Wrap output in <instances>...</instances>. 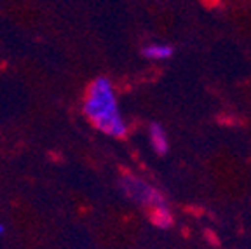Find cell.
I'll use <instances>...</instances> for the list:
<instances>
[{
	"mask_svg": "<svg viewBox=\"0 0 251 249\" xmlns=\"http://www.w3.org/2000/svg\"><path fill=\"white\" fill-rule=\"evenodd\" d=\"M82 112L94 129L110 138L127 136V122L122 115L117 91L108 77H96L84 91Z\"/></svg>",
	"mask_w": 251,
	"mask_h": 249,
	"instance_id": "obj_1",
	"label": "cell"
},
{
	"mask_svg": "<svg viewBox=\"0 0 251 249\" xmlns=\"http://www.w3.org/2000/svg\"><path fill=\"white\" fill-rule=\"evenodd\" d=\"M119 187L126 194V197H129L138 206L152 209V207L166 202V199L162 197V194L157 188H153L150 183H147L145 179L138 178L131 173L122 176L121 181H119Z\"/></svg>",
	"mask_w": 251,
	"mask_h": 249,
	"instance_id": "obj_2",
	"label": "cell"
},
{
	"mask_svg": "<svg viewBox=\"0 0 251 249\" xmlns=\"http://www.w3.org/2000/svg\"><path fill=\"white\" fill-rule=\"evenodd\" d=\"M149 140H150V145H152L153 152L159 153V155H164L168 153L169 150V140H168V132L166 129L162 127L161 124H150L149 127Z\"/></svg>",
	"mask_w": 251,
	"mask_h": 249,
	"instance_id": "obj_3",
	"label": "cell"
},
{
	"mask_svg": "<svg viewBox=\"0 0 251 249\" xmlns=\"http://www.w3.org/2000/svg\"><path fill=\"white\" fill-rule=\"evenodd\" d=\"M173 52H175V49L168 44H147L141 49L143 58L150 59V61H166V59L171 58Z\"/></svg>",
	"mask_w": 251,
	"mask_h": 249,
	"instance_id": "obj_4",
	"label": "cell"
},
{
	"mask_svg": "<svg viewBox=\"0 0 251 249\" xmlns=\"http://www.w3.org/2000/svg\"><path fill=\"white\" fill-rule=\"evenodd\" d=\"M150 222H152L157 228H169V226H173V223H175V216H173L168 204L164 202L150 209Z\"/></svg>",
	"mask_w": 251,
	"mask_h": 249,
	"instance_id": "obj_5",
	"label": "cell"
},
{
	"mask_svg": "<svg viewBox=\"0 0 251 249\" xmlns=\"http://www.w3.org/2000/svg\"><path fill=\"white\" fill-rule=\"evenodd\" d=\"M4 234H5V226L0 223V235H4Z\"/></svg>",
	"mask_w": 251,
	"mask_h": 249,
	"instance_id": "obj_6",
	"label": "cell"
}]
</instances>
